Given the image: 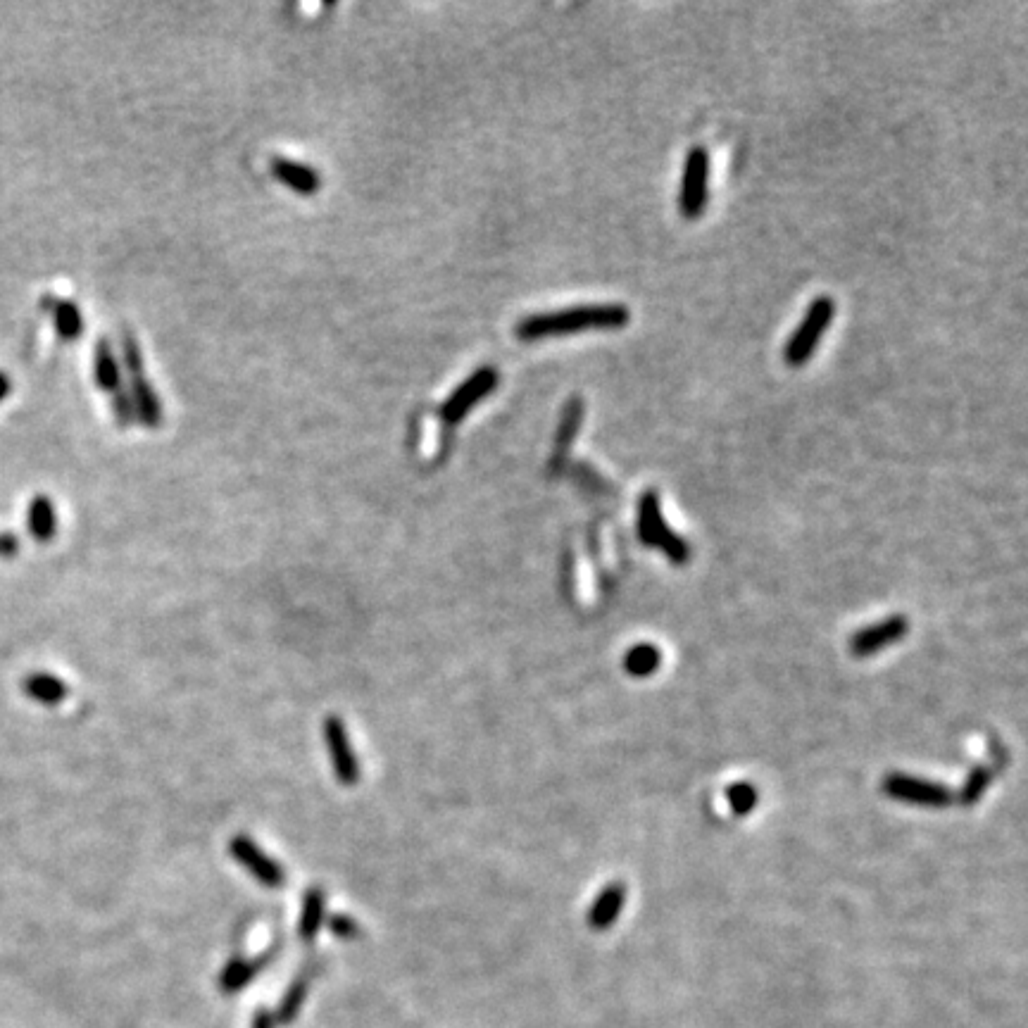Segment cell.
Segmentation results:
<instances>
[{
    "instance_id": "obj_24",
    "label": "cell",
    "mask_w": 1028,
    "mask_h": 1028,
    "mask_svg": "<svg viewBox=\"0 0 1028 1028\" xmlns=\"http://www.w3.org/2000/svg\"><path fill=\"white\" fill-rule=\"evenodd\" d=\"M329 926L338 938H355L357 936V924L348 917V914H336V917H331Z\"/></svg>"
},
{
    "instance_id": "obj_16",
    "label": "cell",
    "mask_w": 1028,
    "mask_h": 1028,
    "mask_svg": "<svg viewBox=\"0 0 1028 1028\" xmlns=\"http://www.w3.org/2000/svg\"><path fill=\"white\" fill-rule=\"evenodd\" d=\"M31 536L39 543L53 541L55 529H58V519H55V507L50 503L48 495H36L29 505V517H27Z\"/></svg>"
},
{
    "instance_id": "obj_21",
    "label": "cell",
    "mask_w": 1028,
    "mask_h": 1028,
    "mask_svg": "<svg viewBox=\"0 0 1028 1028\" xmlns=\"http://www.w3.org/2000/svg\"><path fill=\"white\" fill-rule=\"evenodd\" d=\"M729 802L736 814H748L757 802L755 788L748 786V783H738V786L729 788Z\"/></svg>"
},
{
    "instance_id": "obj_14",
    "label": "cell",
    "mask_w": 1028,
    "mask_h": 1028,
    "mask_svg": "<svg viewBox=\"0 0 1028 1028\" xmlns=\"http://www.w3.org/2000/svg\"><path fill=\"white\" fill-rule=\"evenodd\" d=\"M93 374H96V384L108 391L112 398H122V381H119V367L115 360V353L110 350V343L105 338H100L96 343V353H93Z\"/></svg>"
},
{
    "instance_id": "obj_10",
    "label": "cell",
    "mask_w": 1028,
    "mask_h": 1028,
    "mask_svg": "<svg viewBox=\"0 0 1028 1028\" xmlns=\"http://www.w3.org/2000/svg\"><path fill=\"white\" fill-rule=\"evenodd\" d=\"M272 174L281 184L293 188L300 196H315L322 186V177L315 167L288 158H272Z\"/></svg>"
},
{
    "instance_id": "obj_9",
    "label": "cell",
    "mask_w": 1028,
    "mask_h": 1028,
    "mask_svg": "<svg viewBox=\"0 0 1028 1028\" xmlns=\"http://www.w3.org/2000/svg\"><path fill=\"white\" fill-rule=\"evenodd\" d=\"M907 629H910V624H907L905 617H890L881 624L867 626V629L857 633V636H852V641H850L852 655L867 657V655L879 653V650L886 648V645L900 641V638L907 633Z\"/></svg>"
},
{
    "instance_id": "obj_6",
    "label": "cell",
    "mask_w": 1028,
    "mask_h": 1028,
    "mask_svg": "<svg viewBox=\"0 0 1028 1028\" xmlns=\"http://www.w3.org/2000/svg\"><path fill=\"white\" fill-rule=\"evenodd\" d=\"M883 791H886L890 798H898L902 802H912V805L921 807H945L952 802V793L945 786L933 781L914 779V776L905 774H890L883 781Z\"/></svg>"
},
{
    "instance_id": "obj_27",
    "label": "cell",
    "mask_w": 1028,
    "mask_h": 1028,
    "mask_svg": "<svg viewBox=\"0 0 1028 1028\" xmlns=\"http://www.w3.org/2000/svg\"><path fill=\"white\" fill-rule=\"evenodd\" d=\"M10 388H12V381H10V376H8V374H5V372H0V403H3V400H5V398H8Z\"/></svg>"
},
{
    "instance_id": "obj_17",
    "label": "cell",
    "mask_w": 1028,
    "mask_h": 1028,
    "mask_svg": "<svg viewBox=\"0 0 1028 1028\" xmlns=\"http://www.w3.org/2000/svg\"><path fill=\"white\" fill-rule=\"evenodd\" d=\"M24 691H27L29 698L36 702H43V705H58L67 698V686L65 681L58 679V676L50 674H34L24 681Z\"/></svg>"
},
{
    "instance_id": "obj_22",
    "label": "cell",
    "mask_w": 1028,
    "mask_h": 1028,
    "mask_svg": "<svg viewBox=\"0 0 1028 1028\" xmlns=\"http://www.w3.org/2000/svg\"><path fill=\"white\" fill-rule=\"evenodd\" d=\"M122 350H124V362H127L129 374L141 376L143 374V355H141L139 341H136V336H131L129 331H124V336H122Z\"/></svg>"
},
{
    "instance_id": "obj_13",
    "label": "cell",
    "mask_w": 1028,
    "mask_h": 1028,
    "mask_svg": "<svg viewBox=\"0 0 1028 1028\" xmlns=\"http://www.w3.org/2000/svg\"><path fill=\"white\" fill-rule=\"evenodd\" d=\"M131 407L146 426H160L162 422V405L155 388L148 384L146 376H131Z\"/></svg>"
},
{
    "instance_id": "obj_11",
    "label": "cell",
    "mask_w": 1028,
    "mask_h": 1028,
    "mask_svg": "<svg viewBox=\"0 0 1028 1028\" xmlns=\"http://www.w3.org/2000/svg\"><path fill=\"white\" fill-rule=\"evenodd\" d=\"M581 419H584V400H581L579 396H572L567 400V405H564L560 426H557L555 453H553V460H550V467L557 469L564 462V457H567L569 448L574 445V438L581 429Z\"/></svg>"
},
{
    "instance_id": "obj_7",
    "label": "cell",
    "mask_w": 1028,
    "mask_h": 1028,
    "mask_svg": "<svg viewBox=\"0 0 1028 1028\" xmlns=\"http://www.w3.org/2000/svg\"><path fill=\"white\" fill-rule=\"evenodd\" d=\"M229 850H231V855H234V860L241 864L243 869H248L250 874H253L255 879L262 883V886L281 888L286 883L284 869H281L274 860H269L265 852L257 848V845L250 841L248 836L231 838Z\"/></svg>"
},
{
    "instance_id": "obj_4",
    "label": "cell",
    "mask_w": 1028,
    "mask_h": 1028,
    "mask_svg": "<svg viewBox=\"0 0 1028 1028\" xmlns=\"http://www.w3.org/2000/svg\"><path fill=\"white\" fill-rule=\"evenodd\" d=\"M638 534H641V541L645 545H655V548L664 550V555L674 562H686L688 560V543H683L679 536L672 534L667 524L662 519L660 500H657L655 491L643 493L641 507H638Z\"/></svg>"
},
{
    "instance_id": "obj_3",
    "label": "cell",
    "mask_w": 1028,
    "mask_h": 1028,
    "mask_svg": "<svg viewBox=\"0 0 1028 1028\" xmlns=\"http://www.w3.org/2000/svg\"><path fill=\"white\" fill-rule=\"evenodd\" d=\"M707 186H710V153H707V148L693 146L691 153L686 155V162H683L679 188L681 217L695 219L702 215V210L707 208V200H710Z\"/></svg>"
},
{
    "instance_id": "obj_2",
    "label": "cell",
    "mask_w": 1028,
    "mask_h": 1028,
    "mask_svg": "<svg viewBox=\"0 0 1028 1028\" xmlns=\"http://www.w3.org/2000/svg\"><path fill=\"white\" fill-rule=\"evenodd\" d=\"M833 312H836V305L829 296H819L812 300L810 310H807L805 319L800 322V327L795 329L786 346V362L791 367H802L807 360H810L814 350H817L821 336L829 329Z\"/></svg>"
},
{
    "instance_id": "obj_23",
    "label": "cell",
    "mask_w": 1028,
    "mask_h": 1028,
    "mask_svg": "<svg viewBox=\"0 0 1028 1028\" xmlns=\"http://www.w3.org/2000/svg\"><path fill=\"white\" fill-rule=\"evenodd\" d=\"M988 783H990V771L988 769H974V771H971L967 786H964V791H962V800L967 802V805H969V802H976V798H979V795L988 788Z\"/></svg>"
},
{
    "instance_id": "obj_19",
    "label": "cell",
    "mask_w": 1028,
    "mask_h": 1028,
    "mask_svg": "<svg viewBox=\"0 0 1028 1028\" xmlns=\"http://www.w3.org/2000/svg\"><path fill=\"white\" fill-rule=\"evenodd\" d=\"M660 662H662L660 650H657L655 645L641 643V645H636V648H633L631 653H626L624 669L631 676H650V674L657 672Z\"/></svg>"
},
{
    "instance_id": "obj_8",
    "label": "cell",
    "mask_w": 1028,
    "mask_h": 1028,
    "mask_svg": "<svg viewBox=\"0 0 1028 1028\" xmlns=\"http://www.w3.org/2000/svg\"><path fill=\"white\" fill-rule=\"evenodd\" d=\"M324 738H327L331 762H334L336 779L341 786H355L360 781V767H357L355 752L350 748L346 726L338 717H329L324 722Z\"/></svg>"
},
{
    "instance_id": "obj_5",
    "label": "cell",
    "mask_w": 1028,
    "mask_h": 1028,
    "mask_svg": "<svg viewBox=\"0 0 1028 1028\" xmlns=\"http://www.w3.org/2000/svg\"><path fill=\"white\" fill-rule=\"evenodd\" d=\"M495 388H498V372L493 367L476 369L441 405V417L448 424H460L469 415V410L479 405Z\"/></svg>"
},
{
    "instance_id": "obj_25",
    "label": "cell",
    "mask_w": 1028,
    "mask_h": 1028,
    "mask_svg": "<svg viewBox=\"0 0 1028 1028\" xmlns=\"http://www.w3.org/2000/svg\"><path fill=\"white\" fill-rule=\"evenodd\" d=\"M305 993H307V983H298V986H293L291 993H288V998L284 1000V1017H291L293 1012H296L300 1002L305 1000Z\"/></svg>"
},
{
    "instance_id": "obj_20",
    "label": "cell",
    "mask_w": 1028,
    "mask_h": 1028,
    "mask_svg": "<svg viewBox=\"0 0 1028 1028\" xmlns=\"http://www.w3.org/2000/svg\"><path fill=\"white\" fill-rule=\"evenodd\" d=\"M257 971V964L255 962H246V959H236V962H231L227 969H224L222 974V988L224 990H238L241 986H246V983L253 979Z\"/></svg>"
},
{
    "instance_id": "obj_26",
    "label": "cell",
    "mask_w": 1028,
    "mask_h": 1028,
    "mask_svg": "<svg viewBox=\"0 0 1028 1028\" xmlns=\"http://www.w3.org/2000/svg\"><path fill=\"white\" fill-rule=\"evenodd\" d=\"M20 550V541H17L12 534H0V555L12 557Z\"/></svg>"
},
{
    "instance_id": "obj_15",
    "label": "cell",
    "mask_w": 1028,
    "mask_h": 1028,
    "mask_svg": "<svg viewBox=\"0 0 1028 1028\" xmlns=\"http://www.w3.org/2000/svg\"><path fill=\"white\" fill-rule=\"evenodd\" d=\"M622 907L624 888L617 886V883H614V886H607L603 893H600V898L595 900L591 912H588V924H591L595 931L610 929L614 921H617L619 912H622Z\"/></svg>"
},
{
    "instance_id": "obj_18",
    "label": "cell",
    "mask_w": 1028,
    "mask_h": 1028,
    "mask_svg": "<svg viewBox=\"0 0 1028 1028\" xmlns=\"http://www.w3.org/2000/svg\"><path fill=\"white\" fill-rule=\"evenodd\" d=\"M324 910H327V898L319 888H310L303 900V917H300V936L303 940H312L319 933V926L324 921Z\"/></svg>"
},
{
    "instance_id": "obj_1",
    "label": "cell",
    "mask_w": 1028,
    "mask_h": 1028,
    "mask_svg": "<svg viewBox=\"0 0 1028 1028\" xmlns=\"http://www.w3.org/2000/svg\"><path fill=\"white\" fill-rule=\"evenodd\" d=\"M631 312L624 305H581L572 310L560 312H543V315L524 317L517 324L514 334L522 341H536L545 336H564L579 334V331L593 329H624L629 324Z\"/></svg>"
},
{
    "instance_id": "obj_12",
    "label": "cell",
    "mask_w": 1028,
    "mask_h": 1028,
    "mask_svg": "<svg viewBox=\"0 0 1028 1028\" xmlns=\"http://www.w3.org/2000/svg\"><path fill=\"white\" fill-rule=\"evenodd\" d=\"M43 310H48L53 315L55 329H58L60 338L65 341H74L84 334V317H81L79 305H74L72 300L65 298H43Z\"/></svg>"
}]
</instances>
